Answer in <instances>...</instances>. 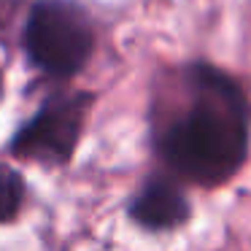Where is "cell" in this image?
<instances>
[{"mask_svg":"<svg viewBox=\"0 0 251 251\" xmlns=\"http://www.w3.org/2000/svg\"><path fill=\"white\" fill-rule=\"evenodd\" d=\"M189 84V108L168 127L159 149L176 173L213 186L240 170L246 159V103L240 89L208 65H197Z\"/></svg>","mask_w":251,"mask_h":251,"instance_id":"obj_1","label":"cell"},{"mask_svg":"<svg viewBox=\"0 0 251 251\" xmlns=\"http://www.w3.org/2000/svg\"><path fill=\"white\" fill-rule=\"evenodd\" d=\"M95 35L87 14L65 0L35 3L25 27L30 60L49 76H73L92 54Z\"/></svg>","mask_w":251,"mask_h":251,"instance_id":"obj_2","label":"cell"},{"mask_svg":"<svg viewBox=\"0 0 251 251\" xmlns=\"http://www.w3.org/2000/svg\"><path fill=\"white\" fill-rule=\"evenodd\" d=\"M87 105L89 98L84 95L54 98L30 119L25 130H19V135L14 138V154L49 165L68 162L81 135Z\"/></svg>","mask_w":251,"mask_h":251,"instance_id":"obj_3","label":"cell"},{"mask_svg":"<svg viewBox=\"0 0 251 251\" xmlns=\"http://www.w3.org/2000/svg\"><path fill=\"white\" fill-rule=\"evenodd\" d=\"M130 216L149 229H173L189 219V200L168 178H151L132 200Z\"/></svg>","mask_w":251,"mask_h":251,"instance_id":"obj_4","label":"cell"},{"mask_svg":"<svg viewBox=\"0 0 251 251\" xmlns=\"http://www.w3.org/2000/svg\"><path fill=\"white\" fill-rule=\"evenodd\" d=\"M22 197H25L22 176L14 168L0 162V224L17 216L19 205H22Z\"/></svg>","mask_w":251,"mask_h":251,"instance_id":"obj_5","label":"cell"}]
</instances>
